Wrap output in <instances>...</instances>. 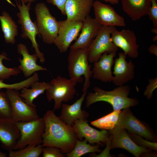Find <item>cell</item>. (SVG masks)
Masks as SVG:
<instances>
[{
  "label": "cell",
  "mask_w": 157,
  "mask_h": 157,
  "mask_svg": "<svg viewBox=\"0 0 157 157\" xmlns=\"http://www.w3.org/2000/svg\"><path fill=\"white\" fill-rule=\"evenodd\" d=\"M43 118L45 129L42 135V147H58L65 154L71 151L78 140L72 126L62 121L53 110L47 111Z\"/></svg>",
  "instance_id": "1"
},
{
  "label": "cell",
  "mask_w": 157,
  "mask_h": 157,
  "mask_svg": "<svg viewBox=\"0 0 157 157\" xmlns=\"http://www.w3.org/2000/svg\"><path fill=\"white\" fill-rule=\"evenodd\" d=\"M93 91V92H89L86 96L85 106L88 108L97 102L104 101L110 104L113 110H118L135 106L139 103L137 99L128 97L131 91L129 85L118 86L110 91L95 86Z\"/></svg>",
  "instance_id": "2"
},
{
  "label": "cell",
  "mask_w": 157,
  "mask_h": 157,
  "mask_svg": "<svg viewBox=\"0 0 157 157\" xmlns=\"http://www.w3.org/2000/svg\"><path fill=\"white\" fill-rule=\"evenodd\" d=\"M89 46L76 49H70L68 57V69L70 79L77 83H81L83 81L82 76L85 77L82 90L83 92L87 91L90 86V78L92 76L91 66L89 64L88 60Z\"/></svg>",
  "instance_id": "3"
},
{
  "label": "cell",
  "mask_w": 157,
  "mask_h": 157,
  "mask_svg": "<svg viewBox=\"0 0 157 157\" xmlns=\"http://www.w3.org/2000/svg\"><path fill=\"white\" fill-rule=\"evenodd\" d=\"M16 6L19 11L17 14L18 18V23L21 25L22 31L21 37L24 39H29L31 42L32 47L35 50L40 61L43 64L45 61L44 54L39 49V46L36 39L37 35L40 36L36 21L33 22L31 19L30 10L31 9L32 3L28 2L27 4L23 0H15Z\"/></svg>",
  "instance_id": "4"
},
{
  "label": "cell",
  "mask_w": 157,
  "mask_h": 157,
  "mask_svg": "<svg viewBox=\"0 0 157 157\" xmlns=\"http://www.w3.org/2000/svg\"><path fill=\"white\" fill-rule=\"evenodd\" d=\"M50 87L45 91L48 101H54L53 111L59 109L63 102L72 100L76 92L75 86L77 83L71 79L58 76L49 83Z\"/></svg>",
  "instance_id": "5"
},
{
  "label": "cell",
  "mask_w": 157,
  "mask_h": 157,
  "mask_svg": "<svg viewBox=\"0 0 157 157\" xmlns=\"http://www.w3.org/2000/svg\"><path fill=\"white\" fill-rule=\"evenodd\" d=\"M36 22L43 42L48 44H53L57 36L59 23L51 13L44 2L37 3L35 7Z\"/></svg>",
  "instance_id": "6"
},
{
  "label": "cell",
  "mask_w": 157,
  "mask_h": 157,
  "mask_svg": "<svg viewBox=\"0 0 157 157\" xmlns=\"http://www.w3.org/2000/svg\"><path fill=\"white\" fill-rule=\"evenodd\" d=\"M15 123L20 131V136L14 150L23 149L28 145L37 146L42 144V135L45 129L43 117Z\"/></svg>",
  "instance_id": "7"
},
{
  "label": "cell",
  "mask_w": 157,
  "mask_h": 157,
  "mask_svg": "<svg viewBox=\"0 0 157 157\" xmlns=\"http://www.w3.org/2000/svg\"><path fill=\"white\" fill-rule=\"evenodd\" d=\"M114 26H102L99 32L90 45L88 60L92 63L98 61L104 52L117 53L118 48L113 43L111 38Z\"/></svg>",
  "instance_id": "8"
},
{
  "label": "cell",
  "mask_w": 157,
  "mask_h": 157,
  "mask_svg": "<svg viewBox=\"0 0 157 157\" xmlns=\"http://www.w3.org/2000/svg\"><path fill=\"white\" fill-rule=\"evenodd\" d=\"M126 129L129 132L143 137L149 141L156 142L157 137L146 123L137 118L132 113L130 107L124 108L119 114L115 126Z\"/></svg>",
  "instance_id": "9"
},
{
  "label": "cell",
  "mask_w": 157,
  "mask_h": 157,
  "mask_svg": "<svg viewBox=\"0 0 157 157\" xmlns=\"http://www.w3.org/2000/svg\"><path fill=\"white\" fill-rule=\"evenodd\" d=\"M11 108L12 119L15 122L29 121L40 118L36 107L27 104L20 96L18 91L7 89Z\"/></svg>",
  "instance_id": "10"
},
{
  "label": "cell",
  "mask_w": 157,
  "mask_h": 157,
  "mask_svg": "<svg viewBox=\"0 0 157 157\" xmlns=\"http://www.w3.org/2000/svg\"><path fill=\"white\" fill-rule=\"evenodd\" d=\"M59 30L53 44L61 53L66 52L72 42L81 31L83 22L68 20L58 21Z\"/></svg>",
  "instance_id": "11"
},
{
  "label": "cell",
  "mask_w": 157,
  "mask_h": 157,
  "mask_svg": "<svg viewBox=\"0 0 157 157\" xmlns=\"http://www.w3.org/2000/svg\"><path fill=\"white\" fill-rule=\"evenodd\" d=\"M109 132L111 138L110 149L117 148H122L136 157H139L142 153L150 152L152 150L136 144L131 139L125 129L116 126L109 130Z\"/></svg>",
  "instance_id": "12"
},
{
  "label": "cell",
  "mask_w": 157,
  "mask_h": 157,
  "mask_svg": "<svg viewBox=\"0 0 157 157\" xmlns=\"http://www.w3.org/2000/svg\"><path fill=\"white\" fill-rule=\"evenodd\" d=\"M72 126L79 140H83V138H85L90 144L102 146L103 144H106L109 138V131L105 129L99 131L92 128L87 120L77 119Z\"/></svg>",
  "instance_id": "13"
},
{
  "label": "cell",
  "mask_w": 157,
  "mask_h": 157,
  "mask_svg": "<svg viewBox=\"0 0 157 157\" xmlns=\"http://www.w3.org/2000/svg\"><path fill=\"white\" fill-rule=\"evenodd\" d=\"M95 18L101 25L110 26L124 27V19L118 14L110 5L99 0L94 1L93 4Z\"/></svg>",
  "instance_id": "14"
},
{
  "label": "cell",
  "mask_w": 157,
  "mask_h": 157,
  "mask_svg": "<svg viewBox=\"0 0 157 157\" xmlns=\"http://www.w3.org/2000/svg\"><path fill=\"white\" fill-rule=\"evenodd\" d=\"M111 35L113 43L121 49L126 56L133 58L138 57L139 45L137 44L136 36L133 31L129 29L118 31L115 28Z\"/></svg>",
  "instance_id": "15"
},
{
  "label": "cell",
  "mask_w": 157,
  "mask_h": 157,
  "mask_svg": "<svg viewBox=\"0 0 157 157\" xmlns=\"http://www.w3.org/2000/svg\"><path fill=\"white\" fill-rule=\"evenodd\" d=\"M126 56L123 52L118 53V57L114 62L112 81L115 85L122 86L131 81L134 77L135 65L130 60H126Z\"/></svg>",
  "instance_id": "16"
},
{
  "label": "cell",
  "mask_w": 157,
  "mask_h": 157,
  "mask_svg": "<svg viewBox=\"0 0 157 157\" xmlns=\"http://www.w3.org/2000/svg\"><path fill=\"white\" fill-rule=\"evenodd\" d=\"M87 92V91L83 92L80 97L72 104L62 103L60 115L58 117L68 125L72 126L76 120H87L89 117V113L81 109L82 103Z\"/></svg>",
  "instance_id": "17"
},
{
  "label": "cell",
  "mask_w": 157,
  "mask_h": 157,
  "mask_svg": "<svg viewBox=\"0 0 157 157\" xmlns=\"http://www.w3.org/2000/svg\"><path fill=\"white\" fill-rule=\"evenodd\" d=\"M20 136L19 130L12 119H0V142L4 149L8 151L14 150Z\"/></svg>",
  "instance_id": "18"
},
{
  "label": "cell",
  "mask_w": 157,
  "mask_h": 157,
  "mask_svg": "<svg viewBox=\"0 0 157 157\" xmlns=\"http://www.w3.org/2000/svg\"><path fill=\"white\" fill-rule=\"evenodd\" d=\"M82 22L81 33L74 43L69 47L70 49H76L89 46L102 26L95 18L90 15Z\"/></svg>",
  "instance_id": "19"
},
{
  "label": "cell",
  "mask_w": 157,
  "mask_h": 157,
  "mask_svg": "<svg viewBox=\"0 0 157 157\" xmlns=\"http://www.w3.org/2000/svg\"><path fill=\"white\" fill-rule=\"evenodd\" d=\"M116 55L115 53L108 54L104 52L98 61L94 63L92 70L94 78L104 82L112 81L113 76L111 69L114 63V58Z\"/></svg>",
  "instance_id": "20"
},
{
  "label": "cell",
  "mask_w": 157,
  "mask_h": 157,
  "mask_svg": "<svg viewBox=\"0 0 157 157\" xmlns=\"http://www.w3.org/2000/svg\"><path fill=\"white\" fill-rule=\"evenodd\" d=\"M94 0H67L65 6L67 19L83 21L89 15Z\"/></svg>",
  "instance_id": "21"
},
{
  "label": "cell",
  "mask_w": 157,
  "mask_h": 157,
  "mask_svg": "<svg viewBox=\"0 0 157 157\" xmlns=\"http://www.w3.org/2000/svg\"><path fill=\"white\" fill-rule=\"evenodd\" d=\"M17 48L18 53L23 57L22 59L18 58L20 65L17 68L22 72L25 77H30L33 74L38 71L47 70L46 68L37 64L38 58L37 55L35 53L33 55L30 54L24 44L19 43L17 45Z\"/></svg>",
  "instance_id": "22"
},
{
  "label": "cell",
  "mask_w": 157,
  "mask_h": 157,
  "mask_svg": "<svg viewBox=\"0 0 157 157\" xmlns=\"http://www.w3.org/2000/svg\"><path fill=\"white\" fill-rule=\"evenodd\" d=\"M122 8L133 21L147 15L151 5V0H120Z\"/></svg>",
  "instance_id": "23"
},
{
  "label": "cell",
  "mask_w": 157,
  "mask_h": 157,
  "mask_svg": "<svg viewBox=\"0 0 157 157\" xmlns=\"http://www.w3.org/2000/svg\"><path fill=\"white\" fill-rule=\"evenodd\" d=\"M2 31L6 42L12 44L15 42V37L18 35V26L7 12L3 11L0 15Z\"/></svg>",
  "instance_id": "24"
},
{
  "label": "cell",
  "mask_w": 157,
  "mask_h": 157,
  "mask_svg": "<svg viewBox=\"0 0 157 157\" xmlns=\"http://www.w3.org/2000/svg\"><path fill=\"white\" fill-rule=\"evenodd\" d=\"M50 86L49 83L36 81L31 85V88H22L20 95L28 104L36 107V105L33 104V101L40 95L43 94Z\"/></svg>",
  "instance_id": "25"
},
{
  "label": "cell",
  "mask_w": 157,
  "mask_h": 157,
  "mask_svg": "<svg viewBox=\"0 0 157 157\" xmlns=\"http://www.w3.org/2000/svg\"><path fill=\"white\" fill-rule=\"evenodd\" d=\"M87 142L85 139L83 141L78 139L73 149L65 156L67 157H80L90 153L101 152L100 145L97 144L92 146L88 144Z\"/></svg>",
  "instance_id": "26"
},
{
  "label": "cell",
  "mask_w": 157,
  "mask_h": 157,
  "mask_svg": "<svg viewBox=\"0 0 157 157\" xmlns=\"http://www.w3.org/2000/svg\"><path fill=\"white\" fill-rule=\"evenodd\" d=\"M121 110H115L97 120L91 122L92 125L99 129L110 130L115 126Z\"/></svg>",
  "instance_id": "27"
},
{
  "label": "cell",
  "mask_w": 157,
  "mask_h": 157,
  "mask_svg": "<svg viewBox=\"0 0 157 157\" xmlns=\"http://www.w3.org/2000/svg\"><path fill=\"white\" fill-rule=\"evenodd\" d=\"M42 144L37 146L28 145L25 147L9 151L10 157H39L42 153Z\"/></svg>",
  "instance_id": "28"
},
{
  "label": "cell",
  "mask_w": 157,
  "mask_h": 157,
  "mask_svg": "<svg viewBox=\"0 0 157 157\" xmlns=\"http://www.w3.org/2000/svg\"><path fill=\"white\" fill-rule=\"evenodd\" d=\"M38 74L36 72L33 73V75L19 83L8 84L3 82V80H0V90L5 88L7 89L15 90L18 91L24 88H28L35 82L39 81Z\"/></svg>",
  "instance_id": "29"
},
{
  "label": "cell",
  "mask_w": 157,
  "mask_h": 157,
  "mask_svg": "<svg viewBox=\"0 0 157 157\" xmlns=\"http://www.w3.org/2000/svg\"><path fill=\"white\" fill-rule=\"evenodd\" d=\"M3 59L10 60L7 57V54L5 52H3L0 54V80L3 81L5 79H8L10 76H17L21 72L17 67L8 68L4 66L2 62Z\"/></svg>",
  "instance_id": "30"
},
{
  "label": "cell",
  "mask_w": 157,
  "mask_h": 157,
  "mask_svg": "<svg viewBox=\"0 0 157 157\" xmlns=\"http://www.w3.org/2000/svg\"><path fill=\"white\" fill-rule=\"evenodd\" d=\"M0 119H11V108L6 92H0Z\"/></svg>",
  "instance_id": "31"
},
{
  "label": "cell",
  "mask_w": 157,
  "mask_h": 157,
  "mask_svg": "<svg viewBox=\"0 0 157 157\" xmlns=\"http://www.w3.org/2000/svg\"><path fill=\"white\" fill-rule=\"evenodd\" d=\"M128 133L131 139L138 145L157 151L156 142H151L148 140H145L140 136L129 132Z\"/></svg>",
  "instance_id": "32"
},
{
  "label": "cell",
  "mask_w": 157,
  "mask_h": 157,
  "mask_svg": "<svg viewBox=\"0 0 157 157\" xmlns=\"http://www.w3.org/2000/svg\"><path fill=\"white\" fill-rule=\"evenodd\" d=\"M43 157H65V154L63 153L58 148L51 146L43 147Z\"/></svg>",
  "instance_id": "33"
},
{
  "label": "cell",
  "mask_w": 157,
  "mask_h": 157,
  "mask_svg": "<svg viewBox=\"0 0 157 157\" xmlns=\"http://www.w3.org/2000/svg\"><path fill=\"white\" fill-rule=\"evenodd\" d=\"M148 81L149 83L146 86L144 93V95L148 100L151 98L154 91L157 88V77L150 78Z\"/></svg>",
  "instance_id": "34"
},
{
  "label": "cell",
  "mask_w": 157,
  "mask_h": 157,
  "mask_svg": "<svg viewBox=\"0 0 157 157\" xmlns=\"http://www.w3.org/2000/svg\"><path fill=\"white\" fill-rule=\"evenodd\" d=\"M151 5L147 15L153 22V28H157V0H151Z\"/></svg>",
  "instance_id": "35"
},
{
  "label": "cell",
  "mask_w": 157,
  "mask_h": 157,
  "mask_svg": "<svg viewBox=\"0 0 157 157\" xmlns=\"http://www.w3.org/2000/svg\"><path fill=\"white\" fill-rule=\"evenodd\" d=\"M47 3L56 6L63 15H65V6L67 0H44Z\"/></svg>",
  "instance_id": "36"
},
{
  "label": "cell",
  "mask_w": 157,
  "mask_h": 157,
  "mask_svg": "<svg viewBox=\"0 0 157 157\" xmlns=\"http://www.w3.org/2000/svg\"><path fill=\"white\" fill-rule=\"evenodd\" d=\"M149 52L157 56V46L155 44L151 45L148 48Z\"/></svg>",
  "instance_id": "37"
},
{
  "label": "cell",
  "mask_w": 157,
  "mask_h": 157,
  "mask_svg": "<svg viewBox=\"0 0 157 157\" xmlns=\"http://www.w3.org/2000/svg\"><path fill=\"white\" fill-rule=\"evenodd\" d=\"M101 1H104L106 2H109L112 4H118L119 3V0H100Z\"/></svg>",
  "instance_id": "38"
},
{
  "label": "cell",
  "mask_w": 157,
  "mask_h": 157,
  "mask_svg": "<svg viewBox=\"0 0 157 157\" xmlns=\"http://www.w3.org/2000/svg\"><path fill=\"white\" fill-rule=\"evenodd\" d=\"M7 155V153H3L0 151V157H6Z\"/></svg>",
  "instance_id": "39"
},
{
  "label": "cell",
  "mask_w": 157,
  "mask_h": 157,
  "mask_svg": "<svg viewBox=\"0 0 157 157\" xmlns=\"http://www.w3.org/2000/svg\"><path fill=\"white\" fill-rule=\"evenodd\" d=\"M151 32L157 35V28H153L151 29Z\"/></svg>",
  "instance_id": "40"
},
{
  "label": "cell",
  "mask_w": 157,
  "mask_h": 157,
  "mask_svg": "<svg viewBox=\"0 0 157 157\" xmlns=\"http://www.w3.org/2000/svg\"><path fill=\"white\" fill-rule=\"evenodd\" d=\"M25 3H27L30 2L32 3L33 2L37 0H23Z\"/></svg>",
  "instance_id": "41"
},
{
  "label": "cell",
  "mask_w": 157,
  "mask_h": 157,
  "mask_svg": "<svg viewBox=\"0 0 157 157\" xmlns=\"http://www.w3.org/2000/svg\"><path fill=\"white\" fill-rule=\"evenodd\" d=\"M152 40L153 42H154L157 40V35L154 36L152 38Z\"/></svg>",
  "instance_id": "42"
}]
</instances>
